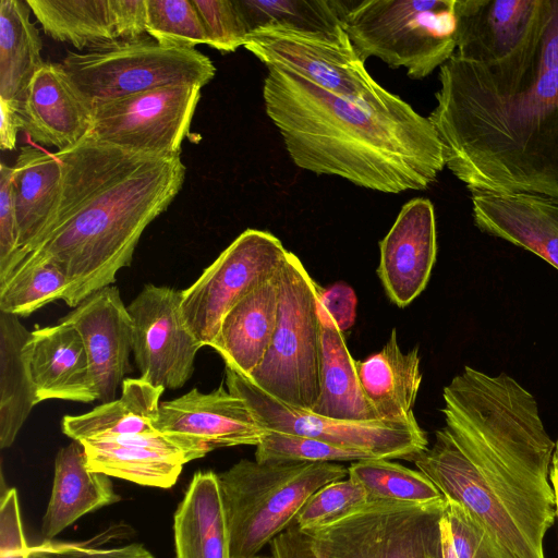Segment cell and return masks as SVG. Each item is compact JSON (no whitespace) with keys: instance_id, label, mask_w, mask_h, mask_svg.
<instances>
[{"instance_id":"obj_22","label":"cell","mask_w":558,"mask_h":558,"mask_svg":"<svg viewBox=\"0 0 558 558\" xmlns=\"http://www.w3.org/2000/svg\"><path fill=\"white\" fill-rule=\"evenodd\" d=\"M29 367L38 402L97 400L83 340L71 325L59 322L32 331Z\"/></svg>"},{"instance_id":"obj_2","label":"cell","mask_w":558,"mask_h":558,"mask_svg":"<svg viewBox=\"0 0 558 558\" xmlns=\"http://www.w3.org/2000/svg\"><path fill=\"white\" fill-rule=\"evenodd\" d=\"M438 76L428 120L451 173L471 193L558 202V0L518 64L493 72L453 54Z\"/></svg>"},{"instance_id":"obj_28","label":"cell","mask_w":558,"mask_h":558,"mask_svg":"<svg viewBox=\"0 0 558 558\" xmlns=\"http://www.w3.org/2000/svg\"><path fill=\"white\" fill-rule=\"evenodd\" d=\"M322 325L320 393L312 412L340 421L378 420L366 400L343 333L318 304Z\"/></svg>"},{"instance_id":"obj_35","label":"cell","mask_w":558,"mask_h":558,"mask_svg":"<svg viewBox=\"0 0 558 558\" xmlns=\"http://www.w3.org/2000/svg\"><path fill=\"white\" fill-rule=\"evenodd\" d=\"M69 281L52 262L16 267L0 282V312L26 317L40 307L62 300Z\"/></svg>"},{"instance_id":"obj_31","label":"cell","mask_w":558,"mask_h":558,"mask_svg":"<svg viewBox=\"0 0 558 558\" xmlns=\"http://www.w3.org/2000/svg\"><path fill=\"white\" fill-rule=\"evenodd\" d=\"M24 0L0 1V99L19 109L44 65L40 35Z\"/></svg>"},{"instance_id":"obj_41","label":"cell","mask_w":558,"mask_h":558,"mask_svg":"<svg viewBox=\"0 0 558 558\" xmlns=\"http://www.w3.org/2000/svg\"><path fill=\"white\" fill-rule=\"evenodd\" d=\"M446 519L457 558H509L488 531L461 505L447 500Z\"/></svg>"},{"instance_id":"obj_19","label":"cell","mask_w":558,"mask_h":558,"mask_svg":"<svg viewBox=\"0 0 558 558\" xmlns=\"http://www.w3.org/2000/svg\"><path fill=\"white\" fill-rule=\"evenodd\" d=\"M81 442L90 470L157 488L172 487L183 465L199 458L184 441L158 430Z\"/></svg>"},{"instance_id":"obj_11","label":"cell","mask_w":558,"mask_h":558,"mask_svg":"<svg viewBox=\"0 0 558 558\" xmlns=\"http://www.w3.org/2000/svg\"><path fill=\"white\" fill-rule=\"evenodd\" d=\"M244 47L267 68L292 71L368 108L386 105L396 97L369 75L349 38L266 26L251 32Z\"/></svg>"},{"instance_id":"obj_26","label":"cell","mask_w":558,"mask_h":558,"mask_svg":"<svg viewBox=\"0 0 558 558\" xmlns=\"http://www.w3.org/2000/svg\"><path fill=\"white\" fill-rule=\"evenodd\" d=\"M62 167L56 154L23 146L13 167L19 252L3 281L29 253L49 223L61 192Z\"/></svg>"},{"instance_id":"obj_45","label":"cell","mask_w":558,"mask_h":558,"mask_svg":"<svg viewBox=\"0 0 558 558\" xmlns=\"http://www.w3.org/2000/svg\"><path fill=\"white\" fill-rule=\"evenodd\" d=\"M117 38L146 35V0H109Z\"/></svg>"},{"instance_id":"obj_37","label":"cell","mask_w":558,"mask_h":558,"mask_svg":"<svg viewBox=\"0 0 558 558\" xmlns=\"http://www.w3.org/2000/svg\"><path fill=\"white\" fill-rule=\"evenodd\" d=\"M377 459L316 438L267 430L256 446L257 462H338Z\"/></svg>"},{"instance_id":"obj_3","label":"cell","mask_w":558,"mask_h":558,"mask_svg":"<svg viewBox=\"0 0 558 558\" xmlns=\"http://www.w3.org/2000/svg\"><path fill=\"white\" fill-rule=\"evenodd\" d=\"M54 154L62 167L56 210L15 268L54 263L69 281L62 301L74 308L130 266L144 230L182 189L185 166L180 155L128 150L90 134Z\"/></svg>"},{"instance_id":"obj_29","label":"cell","mask_w":558,"mask_h":558,"mask_svg":"<svg viewBox=\"0 0 558 558\" xmlns=\"http://www.w3.org/2000/svg\"><path fill=\"white\" fill-rule=\"evenodd\" d=\"M32 331L20 317L0 312V448L13 445L39 403L29 367Z\"/></svg>"},{"instance_id":"obj_25","label":"cell","mask_w":558,"mask_h":558,"mask_svg":"<svg viewBox=\"0 0 558 558\" xmlns=\"http://www.w3.org/2000/svg\"><path fill=\"white\" fill-rule=\"evenodd\" d=\"M175 558H233L218 474L197 471L173 515Z\"/></svg>"},{"instance_id":"obj_27","label":"cell","mask_w":558,"mask_h":558,"mask_svg":"<svg viewBox=\"0 0 558 558\" xmlns=\"http://www.w3.org/2000/svg\"><path fill=\"white\" fill-rule=\"evenodd\" d=\"M420 363L417 347L401 351L396 328L379 352L356 361L364 396L378 420L416 421L413 407L422 383Z\"/></svg>"},{"instance_id":"obj_42","label":"cell","mask_w":558,"mask_h":558,"mask_svg":"<svg viewBox=\"0 0 558 558\" xmlns=\"http://www.w3.org/2000/svg\"><path fill=\"white\" fill-rule=\"evenodd\" d=\"M19 252V229L14 202L13 167L0 166V279Z\"/></svg>"},{"instance_id":"obj_49","label":"cell","mask_w":558,"mask_h":558,"mask_svg":"<svg viewBox=\"0 0 558 558\" xmlns=\"http://www.w3.org/2000/svg\"><path fill=\"white\" fill-rule=\"evenodd\" d=\"M550 483L554 488L556 499V518L558 519V449H554L550 465Z\"/></svg>"},{"instance_id":"obj_36","label":"cell","mask_w":558,"mask_h":558,"mask_svg":"<svg viewBox=\"0 0 558 558\" xmlns=\"http://www.w3.org/2000/svg\"><path fill=\"white\" fill-rule=\"evenodd\" d=\"M146 34L165 48L195 49L208 45L192 0H146Z\"/></svg>"},{"instance_id":"obj_21","label":"cell","mask_w":558,"mask_h":558,"mask_svg":"<svg viewBox=\"0 0 558 558\" xmlns=\"http://www.w3.org/2000/svg\"><path fill=\"white\" fill-rule=\"evenodd\" d=\"M475 226L558 269V202L530 193H471Z\"/></svg>"},{"instance_id":"obj_24","label":"cell","mask_w":558,"mask_h":558,"mask_svg":"<svg viewBox=\"0 0 558 558\" xmlns=\"http://www.w3.org/2000/svg\"><path fill=\"white\" fill-rule=\"evenodd\" d=\"M120 500L110 476L90 470L83 444L72 440L56 456L51 495L41 522L43 537L51 539L83 515Z\"/></svg>"},{"instance_id":"obj_47","label":"cell","mask_w":558,"mask_h":558,"mask_svg":"<svg viewBox=\"0 0 558 558\" xmlns=\"http://www.w3.org/2000/svg\"><path fill=\"white\" fill-rule=\"evenodd\" d=\"M20 130H22V121L17 109L0 99V147L2 150L15 149Z\"/></svg>"},{"instance_id":"obj_30","label":"cell","mask_w":558,"mask_h":558,"mask_svg":"<svg viewBox=\"0 0 558 558\" xmlns=\"http://www.w3.org/2000/svg\"><path fill=\"white\" fill-rule=\"evenodd\" d=\"M163 388L143 378H125L119 399L93 410L62 418V430L72 440L84 441L102 436L146 434L157 430L159 399Z\"/></svg>"},{"instance_id":"obj_43","label":"cell","mask_w":558,"mask_h":558,"mask_svg":"<svg viewBox=\"0 0 558 558\" xmlns=\"http://www.w3.org/2000/svg\"><path fill=\"white\" fill-rule=\"evenodd\" d=\"M19 495L15 488L2 490L0 501V558H27Z\"/></svg>"},{"instance_id":"obj_8","label":"cell","mask_w":558,"mask_h":558,"mask_svg":"<svg viewBox=\"0 0 558 558\" xmlns=\"http://www.w3.org/2000/svg\"><path fill=\"white\" fill-rule=\"evenodd\" d=\"M61 64L92 106L163 86L203 87L216 73L198 50L165 48L147 34L68 51Z\"/></svg>"},{"instance_id":"obj_40","label":"cell","mask_w":558,"mask_h":558,"mask_svg":"<svg viewBox=\"0 0 558 558\" xmlns=\"http://www.w3.org/2000/svg\"><path fill=\"white\" fill-rule=\"evenodd\" d=\"M197 9L208 45L221 52L244 46L247 26L234 0H192Z\"/></svg>"},{"instance_id":"obj_38","label":"cell","mask_w":558,"mask_h":558,"mask_svg":"<svg viewBox=\"0 0 558 558\" xmlns=\"http://www.w3.org/2000/svg\"><path fill=\"white\" fill-rule=\"evenodd\" d=\"M369 501L365 488L349 476L315 492L298 513L294 524L308 531L326 525Z\"/></svg>"},{"instance_id":"obj_15","label":"cell","mask_w":558,"mask_h":558,"mask_svg":"<svg viewBox=\"0 0 558 558\" xmlns=\"http://www.w3.org/2000/svg\"><path fill=\"white\" fill-rule=\"evenodd\" d=\"M549 0H454V54L490 71L520 62L537 40Z\"/></svg>"},{"instance_id":"obj_46","label":"cell","mask_w":558,"mask_h":558,"mask_svg":"<svg viewBox=\"0 0 558 558\" xmlns=\"http://www.w3.org/2000/svg\"><path fill=\"white\" fill-rule=\"evenodd\" d=\"M275 558H322L312 538L292 524L270 542Z\"/></svg>"},{"instance_id":"obj_23","label":"cell","mask_w":558,"mask_h":558,"mask_svg":"<svg viewBox=\"0 0 558 558\" xmlns=\"http://www.w3.org/2000/svg\"><path fill=\"white\" fill-rule=\"evenodd\" d=\"M278 307L277 272L229 310L210 345L223 359L226 367L248 377L260 364L272 340Z\"/></svg>"},{"instance_id":"obj_50","label":"cell","mask_w":558,"mask_h":558,"mask_svg":"<svg viewBox=\"0 0 558 558\" xmlns=\"http://www.w3.org/2000/svg\"><path fill=\"white\" fill-rule=\"evenodd\" d=\"M251 558H275L272 555L270 556H259V555H256V556H253Z\"/></svg>"},{"instance_id":"obj_5","label":"cell","mask_w":558,"mask_h":558,"mask_svg":"<svg viewBox=\"0 0 558 558\" xmlns=\"http://www.w3.org/2000/svg\"><path fill=\"white\" fill-rule=\"evenodd\" d=\"M335 462H257L242 459L218 474L232 557L251 558L291 526L319 488L345 478Z\"/></svg>"},{"instance_id":"obj_32","label":"cell","mask_w":558,"mask_h":558,"mask_svg":"<svg viewBox=\"0 0 558 558\" xmlns=\"http://www.w3.org/2000/svg\"><path fill=\"white\" fill-rule=\"evenodd\" d=\"M45 33L83 51L116 39L109 0H26Z\"/></svg>"},{"instance_id":"obj_6","label":"cell","mask_w":558,"mask_h":558,"mask_svg":"<svg viewBox=\"0 0 558 558\" xmlns=\"http://www.w3.org/2000/svg\"><path fill=\"white\" fill-rule=\"evenodd\" d=\"M343 25L364 62L379 58L414 80L441 66L457 48L454 0L360 1L347 5Z\"/></svg>"},{"instance_id":"obj_17","label":"cell","mask_w":558,"mask_h":558,"mask_svg":"<svg viewBox=\"0 0 558 558\" xmlns=\"http://www.w3.org/2000/svg\"><path fill=\"white\" fill-rule=\"evenodd\" d=\"M80 333L94 379L97 400H114L131 372L133 323L116 286L101 288L59 319Z\"/></svg>"},{"instance_id":"obj_14","label":"cell","mask_w":558,"mask_h":558,"mask_svg":"<svg viewBox=\"0 0 558 558\" xmlns=\"http://www.w3.org/2000/svg\"><path fill=\"white\" fill-rule=\"evenodd\" d=\"M181 300L182 291L147 283L128 305L132 353L141 378L163 389H179L187 383L202 348L185 323Z\"/></svg>"},{"instance_id":"obj_9","label":"cell","mask_w":558,"mask_h":558,"mask_svg":"<svg viewBox=\"0 0 558 558\" xmlns=\"http://www.w3.org/2000/svg\"><path fill=\"white\" fill-rule=\"evenodd\" d=\"M446 508V499L428 505L371 500L303 532L322 558H444Z\"/></svg>"},{"instance_id":"obj_20","label":"cell","mask_w":558,"mask_h":558,"mask_svg":"<svg viewBox=\"0 0 558 558\" xmlns=\"http://www.w3.org/2000/svg\"><path fill=\"white\" fill-rule=\"evenodd\" d=\"M17 112L22 130L36 143L70 148L93 129V106L61 63L45 62L36 72Z\"/></svg>"},{"instance_id":"obj_12","label":"cell","mask_w":558,"mask_h":558,"mask_svg":"<svg viewBox=\"0 0 558 558\" xmlns=\"http://www.w3.org/2000/svg\"><path fill=\"white\" fill-rule=\"evenodd\" d=\"M288 252L274 234L246 229L182 291L185 323L202 347L211 345L236 302L278 272Z\"/></svg>"},{"instance_id":"obj_39","label":"cell","mask_w":558,"mask_h":558,"mask_svg":"<svg viewBox=\"0 0 558 558\" xmlns=\"http://www.w3.org/2000/svg\"><path fill=\"white\" fill-rule=\"evenodd\" d=\"M124 532L128 531L123 525H112L84 542L44 539L28 546L27 558H155L140 543L105 546L109 539Z\"/></svg>"},{"instance_id":"obj_13","label":"cell","mask_w":558,"mask_h":558,"mask_svg":"<svg viewBox=\"0 0 558 558\" xmlns=\"http://www.w3.org/2000/svg\"><path fill=\"white\" fill-rule=\"evenodd\" d=\"M202 87L170 85L93 106L97 141L128 150L180 155Z\"/></svg>"},{"instance_id":"obj_48","label":"cell","mask_w":558,"mask_h":558,"mask_svg":"<svg viewBox=\"0 0 558 558\" xmlns=\"http://www.w3.org/2000/svg\"><path fill=\"white\" fill-rule=\"evenodd\" d=\"M441 534H442V544H444V558H457L454 549H453L449 524L446 519V513L441 521Z\"/></svg>"},{"instance_id":"obj_16","label":"cell","mask_w":558,"mask_h":558,"mask_svg":"<svg viewBox=\"0 0 558 558\" xmlns=\"http://www.w3.org/2000/svg\"><path fill=\"white\" fill-rule=\"evenodd\" d=\"M155 428L184 441L201 458L217 448L257 446L266 433L246 402L222 385L160 402Z\"/></svg>"},{"instance_id":"obj_33","label":"cell","mask_w":558,"mask_h":558,"mask_svg":"<svg viewBox=\"0 0 558 558\" xmlns=\"http://www.w3.org/2000/svg\"><path fill=\"white\" fill-rule=\"evenodd\" d=\"M248 32L282 26L302 32L349 38L343 15L347 2L332 0H235ZM248 33V34H250Z\"/></svg>"},{"instance_id":"obj_51","label":"cell","mask_w":558,"mask_h":558,"mask_svg":"<svg viewBox=\"0 0 558 558\" xmlns=\"http://www.w3.org/2000/svg\"><path fill=\"white\" fill-rule=\"evenodd\" d=\"M555 449H558V438H557V440L555 441Z\"/></svg>"},{"instance_id":"obj_34","label":"cell","mask_w":558,"mask_h":558,"mask_svg":"<svg viewBox=\"0 0 558 558\" xmlns=\"http://www.w3.org/2000/svg\"><path fill=\"white\" fill-rule=\"evenodd\" d=\"M349 477L361 484L371 500L428 505L445 500L436 485L420 470L405 468L388 459L353 462Z\"/></svg>"},{"instance_id":"obj_18","label":"cell","mask_w":558,"mask_h":558,"mask_svg":"<svg viewBox=\"0 0 558 558\" xmlns=\"http://www.w3.org/2000/svg\"><path fill=\"white\" fill-rule=\"evenodd\" d=\"M378 277L390 301L409 305L426 287L437 254L434 206L427 198L404 204L379 243Z\"/></svg>"},{"instance_id":"obj_4","label":"cell","mask_w":558,"mask_h":558,"mask_svg":"<svg viewBox=\"0 0 558 558\" xmlns=\"http://www.w3.org/2000/svg\"><path fill=\"white\" fill-rule=\"evenodd\" d=\"M263 98L293 162L383 193L424 190L446 166L428 118L399 96L368 108L269 66Z\"/></svg>"},{"instance_id":"obj_44","label":"cell","mask_w":558,"mask_h":558,"mask_svg":"<svg viewBox=\"0 0 558 558\" xmlns=\"http://www.w3.org/2000/svg\"><path fill=\"white\" fill-rule=\"evenodd\" d=\"M319 306L332 318L341 332L349 330L356 316L357 299L354 290L344 282H337L319 290Z\"/></svg>"},{"instance_id":"obj_7","label":"cell","mask_w":558,"mask_h":558,"mask_svg":"<svg viewBox=\"0 0 558 558\" xmlns=\"http://www.w3.org/2000/svg\"><path fill=\"white\" fill-rule=\"evenodd\" d=\"M278 281L279 307L272 340L264 360L247 378L277 400L312 411L320 393V287L290 251L278 271Z\"/></svg>"},{"instance_id":"obj_10","label":"cell","mask_w":558,"mask_h":558,"mask_svg":"<svg viewBox=\"0 0 558 558\" xmlns=\"http://www.w3.org/2000/svg\"><path fill=\"white\" fill-rule=\"evenodd\" d=\"M227 389L242 398L267 432L316 438L340 447L368 452L377 459H414L425 451V432L413 422L340 421L298 409L269 396L247 377L226 367Z\"/></svg>"},{"instance_id":"obj_1","label":"cell","mask_w":558,"mask_h":558,"mask_svg":"<svg viewBox=\"0 0 558 558\" xmlns=\"http://www.w3.org/2000/svg\"><path fill=\"white\" fill-rule=\"evenodd\" d=\"M442 397L446 424L415 465L509 558H546L544 538L556 519L555 441L534 396L506 373L464 366Z\"/></svg>"}]
</instances>
